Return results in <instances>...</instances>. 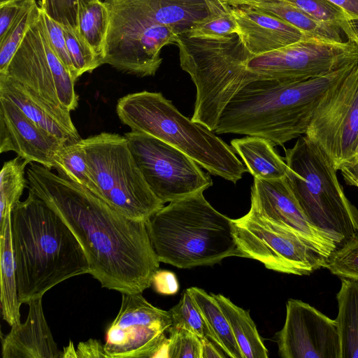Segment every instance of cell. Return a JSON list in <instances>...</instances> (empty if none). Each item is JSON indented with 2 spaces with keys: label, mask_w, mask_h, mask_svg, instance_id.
I'll list each match as a JSON object with an SVG mask.
<instances>
[{
  "label": "cell",
  "mask_w": 358,
  "mask_h": 358,
  "mask_svg": "<svg viewBox=\"0 0 358 358\" xmlns=\"http://www.w3.org/2000/svg\"><path fill=\"white\" fill-rule=\"evenodd\" d=\"M26 174L29 189L52 208L82 245L90 274L102 287L142 293L152 285L159 260L146 222L129 218L87 188L37 163Z\"/></svg>",
  "instance_id": "6da1fadb"
},
{
  "label": "cell",
  "mask_w": 358,
  "mask_h": 358,
  "mask_svg": "<svg viewBox=\"0 0 358 358\" xmlns=\"http://www.w3.org/2000/svg\"><path fill=\"white\" fill-rule=\"evenodd\" d=\"M11 227L18 299L42 298L60 282L90 273L82 245L71 229L29 189L12 211Z\"/></svg>",
  "instance_id": "7a4b0ae2"
},
{
  "label": "cell",
  "mask_w": 358,
  "mask_h": 358,
  "mask_svg": "<svg viewBox=\"0 0 358 358\" xmlns=\"http://www.w3.org/2000/svg\"><path fill=\"white\" fill-rule=\"evenodd\" d=\"M357 62L304 80L252 81L229 101L214 132L258 136L283 146L306 134L324 94Z\"/></svg>",
  "instance_id": "3957f363"
},
{
  "label": "cell",
  "mask_w": 358,
  "mask_h": 358,
  "mask_svg": "<svg viewBox=\"0 0 358 358\" xmlns=\"http://www.w3.org/2000/svg\"><path fill=\"white\" fill-rule=\"evenodd\" d=\"M199 192L171 201L146 222L160 262L180 268L210 266L241 257L232 220L216 210Z\"/></svg>",
  "instance_id": "277c9868"
},
{
  "label": "cell",
  "mask_w": 358,
  "mask_h": 358,
  "mask_svg": "<svg viewBox=\"0 0 358 358\" xmlns=\"http://www.w3.org/2000/svg\"><path fill=\"white\" fill-rule=\"evenodd\" d=\"M116 113L131 131L180 150L210 173L236 184L248 171L233 148L213 131L180 113L161 92L141 91L118 99Z\"/></svg>",
  "instance_id": "5b68a950"
},
{
  "label": "cell",
  "mask_w": 358,
  "mask_h": 358,
  "mask_svg": "<svg viewBox=\"0 0 358 358\" xmlns=\"http://www.w3.org/2000/svg\"><path fill=\"white\" fill-rule=\"evenodd\" d=\"M181 69L191 77L196 94L192 120L214 131L232 98L248 83L260 80L248 69L253 55L238 34L223 38L189 37L179 34Z\"/></svg>",
  "instance_id": "8992f818"
},
{
  "label": "cell",
  "mask_w": 358,
  "mask_h": 358,
  "mask_svg": "<svg viewBox=\"0 0 358 358\" xmlns=\"http://www.w3.org/2000/svg\"><path fill=\"white\" fill-rule=\"evenodd\" d=\"M287 182L308 220L338 248L358 235V210L340 183L330 156L306 135L285 149Z\"/></svg>",
  "instance_id": "52a82bcc"
},
{
  "label": "cell",
  "mask_w": 358,
  "mask_h": 358,
  "mask_svg": "<svg viewBox=\"0 0 358 358\" xmlns=\"http://www.w3.org/2000/svg\"><path fill=\"white\" fill-rule=\"evenodd\" d=\"M83 143L100 198L124 216L143 222L164 206L145 180L124 136L102 132Z\"/></svg>",
  "instance_id": "ba28073f"
},
{
  "label": "cell",
  "mask_w": 358,
  "mask_h": 358,
  "mask_svg": "<svg viewBox=\"0 0 358 358\" xmlns=\"http://www.w3.org/2000/svg\"><path fill=\"white\" fill-rule=\"evenodd\" d=\"M105 3L110 10V23L102 64L140 77L154 76L162 62V49L175 44L178 34L129 8Z\"/></svg>",
  "instance_id": "9c48e42d"
},
{
  "label": "cell",
  "mask_w": 358,
  "mask_h": 358,
  "mask_svg": "<svg viewBox=\"0 0 358 358\" xmlns=\"http://www.w3.org/2000/svg\"><path fill=\"white\" fill-rule=\"evenodd\" d=\"M242 257L257 260L268 269L308 275L324 267L319 255L294 232L273 223L250 207L244 216L232 220Z\"/></svg>",
  "instance_id": "30bf717a"
},
{
  "label": "cell",
  "mask_w": 358,
  "mask_h": 358,
  "mask_svg": "<svg viewBox=\"0 0 358 358\" xmlns=\"http://www.w3.org/2000/svg\"><path fill=\"white\" fill-rule=\"evenodd\" d=\"M5 74L52 107L72 111L78 106L76 80L48 41L41 10L27 30Z\"/></svg>",
  "instance_id": "8fae6325"
},
{
  "label": "cell",
  "mask_w": 358,
  "mask_h": 358,
  "mask_svg": "<svg viewBox=\"0 0 358 358\" xmlns=\"http://www.w3.org/2000/svg\"><path fill=\"white\" fill-rule=\"evenodd\" d=\"M124 136L148 185L164 204L213 185L210 176L180 150L144 133L129 131Z\"/></svg>",
  "instance_id": "7c38bea8"
},
{
  "label": "cell",
  "mask_w": 358,
  "mask_h": 358,
  "mask_svg": "<svg viewBox=\"0 0 358 358\" xmlns=\"http://www.w3.org/2000/svg\"><path fill=\"white\" fill-rule=\"evenodd\" d=\"M358 61V46L348 39L334 42L308 37L252 57L249 71L260 80L299 81L322 76Z\"/></svg>",
  "instance_id": "4fadbf2b"
},
{
  "label": "cell",
  "mask_w": 358,
  "mask_h": 358,
  "mask_svg": "<svg viewBox=\"0 0 358 358\" xmlns=\"http://www.w3.org/2000/svg\"><path fill=\"white\" fill-rule=\"evenodd\" d=\"M332 159L338 170L358 140V62L322 97L305 134Z\"/></svg>",
  "instance_id": "5bb4252c"
},
{
  "label": "cell",
  "mask_w": 358,
  "mask_h": 358,
  "mask_svg": "<svg viewBox=\"0 0 358 358\" xmlns=\"http://www.w3.org/2000/svg\"><path fill=\"white\" fill-rule=\"evenodd\" d=\"M172 326L170 311L149 303L142 293H122V303L106 334L108 358H149Z\"/></svg>",
  "instance_id": "9a60e30c"
},
{
  "label": "cell",
  "mask_w": 358,
  "mask_h": 358,
  "mask_svg": "<svg viewBox=\"0 0 358 358\" xmlns=\"http://www.w3.org/2000/svg\"><path fill=\"white\" fill-rule=\"evenodd\" d=\"M282 358H340L341 345L336 319L309 303L290 299L286 317L276 334Z\"/></svg>",
  "instance_id": "2e32d148"
},
{
  "label": "cell",
  "mask_w": 358,
  "mask_h": 358,
  "mask_svg": "<svg viewBox=\"0 0 358 358\" xmlns=\"http://www.w3.org/2000/svg\"><path fill=\"white\" fill-rule=\"evenodd\" d=\"M251 208L273 223L299 235L327 260L338 248L331 236L315 227L306 217L286 177L271 180L254 178Z\"/></svg>",
  "instance_id": "e0dca14e"
},
{
  "label": "cell",
  "mask_w": 358,
  "mask_h": 358,
  "mask_svg": "<svg viewBox=\"0 0 358 358\" xmlns=\"http://www.w3.org/2000/svg\"><path fill=\"white\" fill-rule=\"evenodd\" d=\"M65 146L35 124L11 101L0 96V152H15L29 164L53 169L56 152Z\"/></svg>",
  "instance_id": "ac0fdd59"
},
{
  "label": "cell",
  "mask_w": 358,
  "mask_h": 358,
  "mask_svg": "<svg viewBox=\"0 0 358 358\" xmlns=\"http://www.w3.org/2000/svg\"><path fill=\"white\" fill-rule=\"evenodd\" d=\"M239 36L253 55L266 53L309 37L284 20L252 6H231Z\"/></svg>",
  "instance_id": "d6986e66"
},
{
  "label": "cell",
  "mask_w": 358,
  "mask_h": 358,
  "mask_svg": "<svg viewBox=\"0 0 358 358\" xmlns=\"http://www.w3.org/2000/svg\"><path fill=\"white\" fill-rule=\"evenodd\" d=\"M0 96L13 101L35 124L64 145L82 140L70 111L52 107L21 83L1 73Z\"/></svg>",
  "instance_id": "ffe728a7"
},
{
  "label": "cell",
  "mask_w": 358,
  "mask_h": 358,
  "mask_svg": "<svg viewBox=\"0 0 358 358\" xmlns=\"http://www.w3.org/2000/svg\"><path fill=\"white\" fill-rule=\"evenodd\" d=\"M29 312L24 323L11 327L1 340L3 358H61L45 320L42 298L27 303Z\"/></svg>",
  "instance_id": "44dd1931"
},
{
  "label": "cell",
  "mask_w": 358,
  "mask_h": 358,
  "mask_svg": "<svg viewBox=\"0 0 358 358\" xmlns=\"http://www.w3.org/2000/svg\"><path fill=\"white\" fill-rule=\"evenodd\" d=\"M127 8L156 24L168 26L179 34L218 8L222 0H104Z\"/></svg>",
  "instance_id": "7402d4cb"
},
{
  "label": "cell",
  "mask_w": 358,
  "mask_h": 358,
  "mask_svg": "<svg viewBox=\"0 0 358 358\" xmlns=\"http://www.w3.org/2000/svg\"><path fill=\"white\" fill-rule=\"evenodd\" d=\"M231 145L243 159L248 171L254 178L271 180L287 176V163L276 152L273 144L268 140L248 136L233 139L231 141Z\"/></svg>",
  "instance_id": "603a6c76"
},
{
  "label": "cell",
  "mask_w": 358,
  "mask_h": 358,
  "mask_svg": "<svg viewBox=\"0 0 358 358\" xmlns=\"http://www.w3.org/2000/svg\"><path fill=\"white\" fill-rule=\"evenodd\" d=\"M11 215L0 222L1 308L3 319L10 326L21 323L15 262L12 236Z\"/></svg>",
  "instance_id": "cb8c5ba5"
},
{
  "label": "cell",
  "mask_w": 358,
  "mask_h": 358,
  "mask_svg": "<svg viewBox=\"0 0 358 358\" xmlns=\"http://www.w3.org/2000/svg\"><path fill=\"white\" fill-rule=\"evenodd\" d=\"M336 294V318L341 345L340 358H358V279L341 278Z\"/></svg>",
  "instance_id": "d4e9b609"
},
{
  "label": "cell",
  "mask_w": 358,
  "mask_h": 358,
  "mask_svg": "<svg viewBox=\"0 0 358 358\" xmlns=\"http://www.w3.org/2000/svg\"><path fill=\"white\" fill-rule=\"evenodd\" d=\"M227 317L243 358H267L268 350L248 311L222 294H213Z\"/></svg>",
  "instance_id": "484cf974"
},
{
  "label": "cell",
  "mask_w": 358,
  "mask_h": 358,
  "mask_svg": "<svg viewBox=\"0 0 358 358\" xmlns=\"http://www.w3.org/2000/svg\"><path fill=\"white\" fill-rule=\"evenodd\" d=\"M252 6L279 17L309 37L334 42L344 41L341 29L315 20L285 0H266Z\"/></svg>",
  "instance_id": "4316f807"
},
{
  "label": "cell",
  "mask_w": 358,
  "mask_h": 358,
  "mask_svg": "<svg viewBox=\"0 0 358 358\" xmlns=\"http://www.w3.org/2000/svg\"><path fill=\"white\" fill-rule=\"evenodd\" d=\"M199 308L211 334V340L231 358H243L229 323L213 294L192 287L187 289Z\"/></svg>",
  "instance_id": "83f0119b"
},
{
  "label": "cell",
  "mask_w": 358,
  "mask_h": 358,
  "mask_svg": "<svg viewBox=\"0 0 358 358\" xmlns=\"http://www.w3.org/2000/svg\"><path fill=\"white\" fill-rule=\"evenodd\" d=\"M110 23V10L101 0H78L76 31L101 58Z\"/></svg>",
  "instance_id": "f1b7e54d"
},
{
  "label": "cell",
  "mask_w": 358,
  "mask_h": 358,
  "mask_svg": "<svg viewBox=\"0 0 358 358\" xmlns=\"http://www.w3.org/2000/svg\"><path fill=\"white\" fill-rule=\"evenodd\" d=\"M53 169L59 177L81 185L99 196L87 165L83 138L78 143L63 146L56 152Z\"/></svg>",
  "instance_id": "f546056e"
},
{
  "label": "cell",
  "mask_w": 358,
  "mask_h": 358,
  "mask_svg": "<svg viewBox=\"0 0 358 358\" xmlns=\"http://www.w3.org/2000/svg\"><path fill=\"white\" fill-rule=\"evenodd\" d=\"M29 163L20 157L5 162L0 173V222L12 213L26 187L25 169Z\"/></svg>",
  "instance_id": "4dcf8cb0"
},
{
  "label": "cell",
  "mask_w": 358,
  "mask_h": 358,
  "mask_svg": "<svg viewBox=\"0 0 358 358\" xmlns=\"http://www.w3.org/2000/svg\"><path fill=\"white\" fill-rule=\"evenodd\" d=\"M40 14L41 8L36 1L27 0L11 26L0 38V73H6L27 30Z\"/></svg>",
  "instance_id": "1f68e13d"
},
{
  "label": "cell",
  "mask_w": 358,
  "mask_h": 358,
  "mask_svg": "<svg viewBox=\"0 0 358 358\" xmlns=\"http://www.w3.org/2000/svg\"><path fill=\"white\" fill-rule=\"evenodd\" d=\"M239 34L231 6L225 1L208 17L196 22L187 33L189 37L223 38Z\"/></svg>",
  "instance_id": "d6a6232c"
},
{
  "label": "cell",
  "mask_w": 358,
  "mask_h": 358,
  "mask_svg": "<svg viewBox=\"0 0 358 358\" xmlns=\"http://www.w3.org/2000/svg\"><path fill=\"white\" fill-rule=\"evenodd\" d=\"M172 325L182 327L201 339L211 340V334L194 298L186 289L179 302L169 310Z\"/></svg>",
  "instance_id": "836d02e7"
},
{
  "label": "cell",
  "mask_w": 358,
  "mask_h": 358,
  "mask_svg": "<svg viewBox=\"0 0 358 358\" xmlns=\"http://www.w3.org/2000/svg\"><path fill=\"white\" fill-rule=\"evenodd\" d=\"M69 54L78 78L102 65L101 58L88 43L71 27H64Z\"/></svg>",
  "instance_id": "e575fe53"
},
{
  "label": "cell",
  "mask_w": 358,
  "mask_h": 358,
  "mask_svg": "<svg viewBox=\"0 0 358 358\" xmlns=\"http://www.w3.org/2000/svg\"><path fill=\"white\" fill-rule=\"evenodd\" d=\"M315 20L339 28L348 38L350 35L349 17L339 7L327 0H285Z\"/></svg>",
  "instance_id": "d590c367"
},
{
  "label": "cell",
  "mask_w": 358,
  "mask_h": 358,
  "mask_svg": "<svg viewBox=\"0 0 358 358\" xmlns=\"http://www.w3.org/2000/svg\"><path fill=\"white\" fill-rule=\"evenodd\" d=\"M324 268L340 278L358 279V235L337 248Z\"/></svg>",
  "instance_id": "8d00e7d4"
},
{
  "label": "cell",
  "mask_w": 358,
  "mask_h": 358,
  "mask_svg": "<svg viewBox=\"0 0 358 358\" xmlns=\"http://www.w3.org/2000/svg\"><path fill=\"white\" fill-rule=\"evenodd\" d=\"M169 358H201V339L192 331L172 325L169 330Z\"/></svg>",
  "instance_id": "74e56055"
},
{
  "label": "cell",
  "mask_w": 358,
  "mask_h": 358,
  "mask_svg": "<svg viewBox=\"0 0 358 358\" xmlns=\"http://www.w3.org/2000/svg\"><path fill=\"white\" fill-rule=\"evenodd\" d=\"M45 33L55 53L76 80L78 79L71 60L64 35V26L41 10Z\"/></svg>",
  "instance_id": "f35d334b"
},
{
  "label": "cell",
  "mask_w": 358,
  "mask_h": 358,
  "mask_svg": "<svg viewBox=\"0 0 358 358\" xmlns=\"http://www.w3.org/2000/svg\"><path fill=\"white\" fill-rule=\"evenodd\" d=\"M78 0H41V10L64 27L76 28V3ZM86 1V0H85Z\"/></svg>",
  "instance_id": "ab89813d"
},
{
  "label": "cell",
  "mask_w": 358,
  "mask_h": 358,
  "mask_svg": "<svg viewBox=\"0 0 358 358\" xmlns=\"http://www.w3.org/2000/svg\"><path fill=\"white\" fill-rule=\"evenodd\" d=\"M27 0H11L0 4V38L8 31Z\"/></svg>",
  "instance_id": "60d3db41"
},
{
  "label": "cell",
  "mask_w": 358,
  "mask_h": 358,
  "mask_svg": "<svg viewBox=\"0 0 358 358\" xmlns=\"http://www.w3.org/2000/svg\"><path fill=\"white\" fill-rule=\"evenodd\" d=\"M152 285L155 292L161 294H174L179 289L176 275L169 271H156L152 277Z\"/></svg>",
  "instance_id": "b9f144b4"
},
{
  "label": "cell",
  "mask_w": 358,
  "mask_h": 358,
  "mask_svg": "<svg viewBox=\"0 0 358 358\" xmlns=\"http://www.w3.org/2000/svg\"><path fill=\"white\" fill-rule=\"evenodd\" d=\"M76 357H106L108 356L103 345L98 340L90 339L80 342L76 350Z\"/></svg>",
  "instance_id": "7bdbcfd3"
},
{
  "label": "cell",
  "mask_w": 358,
  "mask_h": 358,
  "mask_svg": "<svg viewBox=\"0 0 358 358\" xmlns=\"http://www.w3.org/2000/svg\"><path fill=\"white\" fill-rule=\"evenodd\" d=\"M345 182L358 188V162L344 163L339 169Z\"/></svg>",
  "instance_id": "ee69618b"
},
{
  "label": "cell",
  "mask_w": 358,
  "mask_h": 358,
  "mask_svg": "<svg viewBox=\"0 0 358 358\" xmlns=\"http://www.w3.org/2000/svg\"><path fill=\"white\" fill-rule=\"evenodd\" d=\"M341 8L350 18L358 17V0H327Z\"/></svg>",
  "instance_id": "f6af8a7d"
},
{
  "label": "cell",
  "mask_w": 358,
  "mask_h": 358,
  "mask_svg": "<svg viewBox=\"0 0 358 358\" xmlns=\"http://www.w3.org/2000/svg\"><path fill=\"white\" fill-rule=\"evenodd\" d=\"M226 356L217 350L209 338L201 339V358H222Z\"/></svg>",
  "instance_id": "bcb514c9"
},
{
  "label": "cell",
  "mask_w": 358,
  "mask_h": 358,
  "mask_svg": "<svg viewBox=\"0 0 358 358\" xmlns=\"http://www.w3.org/2000/svg\"><path fill=\"white\" fill-rule=\"evenodd\" d=\"M348 21L350 27L351 33L348 38L355 43L358 46V17L349 18Z\"/></svg>",
  "instance_id": "7dc6e473"
},
{
  "label": "cell",
  "mask_w": 358,
  "mask_h": 358,
  "mask_svg": "<svg viewBox=\"0 0 358 358\" xmlns=\"http://www.w3.org/2000/svg\"><path fill=\"white\" fill-rule=\"evenodd\" d=\"M231 6L248 5L252 6L266 0H222Z\"/></svg>",
  "instance_id": "c3c4849f"
},
{
  "label": "cell",
  "mask_w": 358,
  "mask_h": 358,
  "mask_svg": "<svg viewBox=\"0 0 358 358\" xmlns=\"http://www.w3.org/2000/svg\"><path fill=\"white\" fill-rule=\"evenodd\" d=\"M62 357H76V350L71 341L64 348L63 352L61 353V358Z\"/></svg>",
  "instance_id": "681fc988"
},
{
  "label": "cell",
  "mask_w": 358,
  "mask_h": 358,
  "mask_svg": "<svg viewBox=\"0 0 358 358\" xmlns=\"http://www.w3.org/2000/svg\"><path fill=\"white\" fill-rule=\"evenodd\" d=\"M358 162V140H357V144L355 145V148L353 150V152H352L350 159L348 162H346L345 163H347V162L354 163V162Z\"/></svg>",
  "instance_id": "f907efd6"
},
{
  "label": "cell",
  "mask_w": 358,
  "mask_h": 358,
  "mask_svg": "<svg viewBox=\"0 0 358 358\" xmlns=\"http://www.w3.org/2000/svg\"><path fill=\"white\" fill-rule=\"evenodd\" d=\"M11 1V0H0V4L7 2V1Z\"/></svg>",
  "instance_id": "816d5d0a"
}]
</instances>
